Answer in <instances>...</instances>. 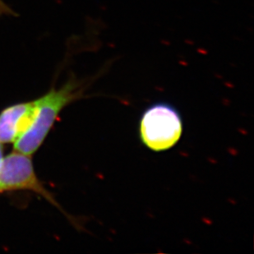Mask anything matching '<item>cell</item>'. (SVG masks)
I'll list each match as a JSON object with an SVG mask.
<instances>
[{"mask_svg": "<svg viewBox=\"0 0 254 254\" xmlns=\"http://www.w3.org/2000/svg\"><path fill=\"white\" fill-rule=\"evenodd\" d=\"M83 89L82 83L71 79L60 89H52L38 99L37 111L28 129L14 142V148L21 153L31 156L46 139L56 122L58 115L65 106L80 98Z\"/></svg>", "mask_w": 254, "mask_h": 254, "instance_id": "obj_1", "label": "cell"}, {"mask_svg": "<svg viewBox=\"0 0 254 254\" xmlns=\"http://www.w3.org/2000/svg\"><path fill=\"white\" fill-rule=\"evenodd\" d=\"M139 132L141 141L151 151H167L180 141L182 119L169 104H154L141 115Z\"/></svg>", "mask_w": 254, "mask_h": 254, "instance_id": "obj_2", "label": "cell"}, {"mask_svg": "<svg viewBox=\"0 0 254 254\" xmlns=\"http://www.w3.org/2000/svg\"><path fill=\"white\" fill-rule=\"evenodd\" d=\"M17 190L33 191L58 206L56 200L37 179L30 156L19 151L7 155L2 159L0 166V192Z\"/></svg>", "mask_w": 254, "mask_h": 254, "instance_id": "obj_3", "label": "cell"}, {"mask_svg": "<svg viewBox=\"0 0 254 254\" xmlns=\"http://www.w3.org/2000/svg\"><path fill=\"white\" fill-rule=\"evenodd\" d=\"M38 101L17 104L0 114V143L15 142L33 122Z\"/></svg>", "mask_w": 254, "mask_h": 254, "instance_id": "obj_4", "label": "cell"}, {"mask_svg": "<svg viewBox=\"0 0 254 254\" xmlns=\"http://www.w3.org/2000/svg\"><path fill=\"white\" fill-rule=\"evenodd\" d=\"M2 15H16L15 12L5 3L2 0H0V16Z\"/></svg>", "mask_w": 254, "mask_h": 254, "instance_id": "obj_5", "label": "cell"}, {"mask_svg": "<svg viewBox=\"0 0 254 254\" xmlns=\"http://www.w3.org/2000/svg\"><path fill=\"white\" fill-rule=\"evenodd\" d=\"M2 146H1V144H0V166L2 165Z\"/></svg>", "mask_w": 254, "mask_h": 254, "instance_id": "obj_6", "label": "cell"}]
</instances>
